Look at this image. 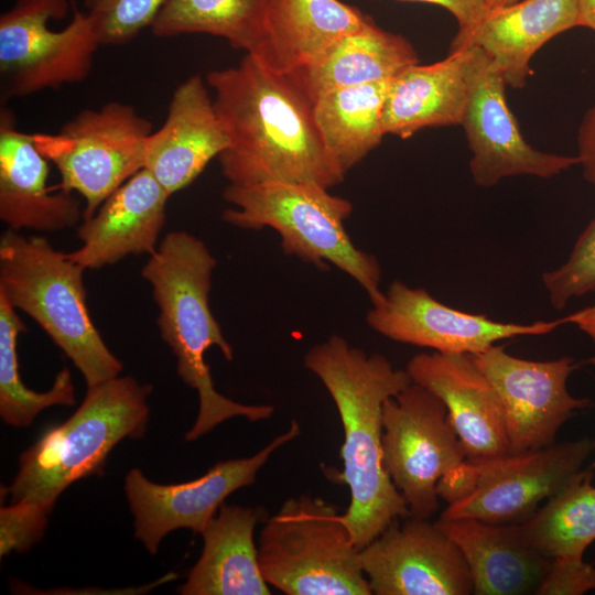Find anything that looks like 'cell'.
Masks as SVG:
<instances>
[{"label": "cell", "instance_id": "1", "mask_svg": "<svg viewBox=\"0 0 595 595\" xmlns=\"http://www.w3.org/2000/svg\"><path fill=\"white\" fill-rule=\"evenodd\" d=\"M230 139L218 156L229 184L312 182L332 188L345 174L328 154L314 101L293 73H279L246 53L238 65L206 75Z\"/></svg>", "mask_w": 595, "mask_h": 595}, {"label": "cell", "instance_id": "2", "mask_svg": "<svg viewBox=\"0 0 595 595\" xmlns=\"http://www.w3.org/2000/svg\"><path fill=\"white\" fill-rule=\"evenodd\" d=\"M304 366L324 385L339 413L343 472L327 476L349 488L342 519L360 550L393 520L409 517L408 506L382 465V404L412 381L380 354L367 355L338 335L315 344Z\"/></svg>", "mask_w": 595, "mask_h": 595}, {"label": "cell", "instance_id": "3", "mask_svg": "<svg viewBox=\"0 0 595 595\" xmlns=\"http://www.w3.org/2000/svg\"><path fill=\"white\" fill-rule=\"evenodd\" d=\"M216 263L203 240L186 231H171L141 269L160 310L161 337L176 357L177 374L198 394V413L186 441H195L235 416L257 422L274 412L270 404L232 401L214 387L205 353L216 346L227 360L234 357L209 306Z\"/></svg>", "mask_w": 595, "mask_h": 595}, {"label": "cell", "instance_id": "4", "mask_svg": "<svg viewBox=\"0 0 595 595\" xmlns=\"http://www.w3.org/2000/svg\"><path fill=\"white\" fill-rule=\"evenodd\" d=\"M150 393L151 386L128 376L88 387L74 414L21 454L8 488L11 502L37 504L51 511L71 484L101 475L108 454L120 441L144 434Z\"/></svg>", "mask_w": 595, "mask_h": 595}, {"label": "cell", "instance_id": "5", "mask_svg": "<svg viewBox=\"0 0 595 595\" xmlns=\"http://www.w3.org/2000/svg\"><path fill=\"white\" fill-rule=\"evenodd\" d=\"M84 271L43 237H25L12 229L1 236L0 293L43 328L88 388L118 377L122 364L90 318Z\"/></svg>", "mask_w": 595, "mask_h": 595}, {"label": "cell", "instance_id": "6", "mask_svg": "<svg viewBox=\"0 0 595 595\" xmlns=\"http://www.w3.org/2000/svg\"><path fill=\"white\" fill-rule=\"evenodd\" d=\"M224 199L232 205L221 218L244 229L272 228L289 256L321 270L335 266L353 278L372 305L382 302L381 268L377 258L358 247L345 230L353 204L312 182L228 184Z\"/></svg>", "mask_w": 595, "mask_h": 595}, {"label": "cell", "instance_id": "7", "mask_svg": "<svg viewBox=\"0 0 595 595\" xmlns=\"http://www.w3.org/2000/svg\"><path fill=\"white\" fill-rule=\"evenodd\" d=\"M359 551L336 506L306 494L267 518L258 541L264 580L286 595L372 594Z\"/></svg>", "mask_w": 595, "mask_h": 595}, {"label": "cell", "instance_id": "8", "mask_svg": "<svg viewBox=\"0 0 595 595\" xmlns=\"http://www.w3.org/2000/svg\"><path fill=\"white\" fill-rule=\"evenodd\" d=\"M151 122L130 105L109 101L83 109L60 132L33 133L41 153L61 174L58 188L86 202L84 219L144 166Z\"/></svg>", "mask_w": 595, "mask_h": 595}, {"label": "cell", "instance_id": "9", "mask_svg": "<svg viewBox=\"0 0 595 595\" xmlns=\"http://www.w3.org/2000/svg\"><path fill=\"white\" fill-rule=\"evenodd\" d=\"M68 0H15L0 18L1 100L83 82L101 44L86 12H76L62 30Z\"/></svg>", "mask_w": 595, "mask_h": 595}, {"label": "cell", "instance_id": "10", "mask_svg": "<svg viewBox=\"0 0 595 595\" xmlns=\"http://www.w3.org/2000/svg\"><path fill=\"white\" fill-rule=\"evenodd\" d=\"M382 465L409 516L430 519L439 509L436 485L468 458L445 404L411 382L382 404Z\"/></svg>", "mask_w": 595, "mask_h": 595}, {"label": "cell", "instance_id": "11", "mask_svg": "<svg viewBox=\"0 0 595 595\" xmlns=\"http://www.w3.org/2000/svg\"><path fill=\"white\" fill-rule=\"evenodd\" d=\"M595 451L587 436L520 452L472 459L478 470L474 490L447 505L440 518H474L519 524L563 489Z\"/></svg>", "mask_w": 595, "mask_h": 595}, {"label": "cell", "instance_id": "12", "mask_svg": "<svg viewBox=\"0 0 595 595\" xmlns=\"http://www.w3.org/2000/svg\"><path fill=\"white\" fill-rule=\"evenodd\" d=\"M292 420L286 431L249 457L221 461L187 483L162 485L149 480L139 468L126 476L125 490L134 517V537L152 555L162 539L176 529L202 533L234 491L252 485L270 456L299 436Z\"/></svg>", "mask_w": 595, "mask_h": 595}, {"label": "cell", "instance_id": "13", "mask_svg": "<svg viewBox=\"0 0 595 595\" xmlns=\"http://www.w3.org/2000/svg\"><path fill=\"white\" fill-rule=\"evenodd\" d=\"M466 48L468 95L461 126L472 151L474 182L490 187L513 175L550 178L577 165V156L545 153L524 140L507 105L500 72L480 48Z\"/></svg>", "mask_w": 595, "mask_h": 595}, {"label": "cell", "instance_id": "14", "mask_svg": "<svg viewBox=\"0 0 595 595\" xmlns=\"http://www.w3.org/2000/svg\"><path fill=\"white\" fill-rule=\"evenodd\" d=\"M473 358L500 399L510 452L553 444L559 430L592 405L567 390V379L580 365L572 357L530 360L493 345Z\"/></svg>", "mask_w": 595, "mask_h": 595}, {"label": "cell", "instance_id": "15", "mask_svg": "<svg viewBox=\"0 0 595 595\" xmlns=\"http://www.w3.org/2000/svg\"><path fill=\"white\" fill-rule=\"evenodd\" d=\"M366 322L375 332L398 343L441 354L472 356L484 353L497 342L549 334L564 324L562 317L530 324L494 321L485 314L445 305L426 290L411 288L400 280L390 283L382 302L368 311Z\"/></svg>", "mask_w": 595, "mask_h": 595}, {"label": "cell", "instance_id": "16", "mask_svg": "<svg viewBox=\"0 0 595 595\" xmlns=\"http://www.w3.org/2000/svg\"><path fill=\"white\" fill-rule=\"evenodd\" d=\"M376 595H469L474 585L457 545L429 519L393 520L359 551Z\"/></svg>", "mask_w": 595, "mask_h": 595}, {"label": "cell", "instance_id": "17", "mask_svg": "<svg viewBox=\"0 0 595 595\" xmlns=\"http://www.w3.org/2000/svg\"><path fill=\"white\" fill-rule=\"evenodd\" d=\"M405 370L445 404L469 459L510 452L500 399L472 355L420 353Z\"/></svg>", "mask_w": 595, "mask_h": 595}, {"label": "cell", "instance_id": "18", "mask_svg": "<svg viewBox=\"0 0 595 595\" xmlns=\"http://www.w3.org/2000/svg\"><path fill=\"white\" fill-rule=\"evenodd\" d=\"M201 75L173 91L167 116L147 139L144 169L172 195L188 186L230 144Z\"/></svg>", "mask_w": 595, "mask_h": 595}, {"label": "cell", "instance_id": "19", "mask_svg": "<svg viewBox=\"0 0 595 595\" xmlns=\"http://www.w3.org/2000/svg\"><path fill=\"white\" fill-rule=\"evenodd\" d=\"M170 196L141 169L84 219L77 230L82 246L67 256L85 270L113 264L130 255L151 256L158 248Z\"/></svg>", "mask_w": 595, "mask_h": 595}, {"label": "cell", "instance_id": "20", "mask_svg": "<svg viewBox=\"0 0 595 595\" xmlns=\"http://www.w3.org/2000/svg\"><path fill=\"white\" fill-rule=\"evenodd\" d=\"M50 161L37 149L33 133L20 131L14 112L0 110V218L9 229L57 231L80 218L79 202L71 192L47 187Z\"/></svg>", "mask_w": 595, "mask_h": 595}, {"label": "cell", "instance_id": "21", "mask_svg": "<svg viewBox=\"0 0 595 595\" xmlns=\"http://www.w3.org/2000/svg\"><path fill=\"white\" fill-rule=\"evenodd\" d=\"M578 26L576 0H522L493 8L469 32L456 34L450 52L480 48L506 85L521 88L532 56L554 36Z\"/></svg>", "mask_w": 595, "mask_h": 595}, {"label": "cell", "instance_id": "22", "mask_svg": "<svg viewBox=\"0 0 595 595\" xmlns=\"http://www.w3.org/2000/svg\"><path fill=\"white\" fill-rule=\"evenodd\" d=\"M462 552L476 595L536 594L551 559L529 545L519 524H496L474 518L435 521Z\"/></svg>", "mask_w": 595, "mask_h": 595}, {"label": "cell", "instance_id": "23", "mask_svg": "<svg viewBox=\"0 0 595 595\" xmlns=\"http://www.w3.org/2000/svg\"><path fill=\"white\" fill-rule=\"evenodd\" d=\"M370 20L339 0H269L262 36L251 55L275 72L292 73Z\"/></svg>", "mask_w": 595, "mask_h": 595}, {"label": "cell", "instance_id": "24", "mask_svg": "<svg viewBox=\"0 0 595 595\" xmlns=\"http://www.w3.org/2000/svg\"><path fill=\"white\" fill-rule=\"evenodd\" d=\"M266 510L258 507L223 504L218 513L201 533L204 548L182 595H269L255 543L256 526L264 521Z\"/></svg>", "mask_w": 595, "mask_h": 595}, {"label": "cell", "instance_id": "25", "mask_svg": "<svg viewBox=\"0 0 595 595\" xmlns=\"http://www.w3.org/2000/svg\"><path fill=\"white\" fill-rule=\"evenodd\" d=\"M468 48L452 51L436 63L412 64L389 83L382 127L408 139L425 128L461 125L467 95Z\"/></svg>", "mask_w": 595, "mask_h": 595}, {"label": "cell", "instance_id": "26", "mask_svg": "<svg viewBox=\"0 0 595 595\" xmlns=\"http://www.w3.org/2000/svg\"><path fill=\"white\" fill-rule=\"evenodd\" d=\"M416 63L418 54L405 37L371 19L292 73L314 101L333 89L390 80Z\"/></svg>", "mask_w": 595, "mask_h": 595}, {"label": "cell", "instance_id": "27", "mask_svg": "<svg viewBox=\"0 0 595 595\" xmlns=\"http://www.w3.org/2000/svg\"><path fill=\"white\" fill-rule=\"evenodd\" d=\"M390 80L333 89L314 100V117L324 145L344 174L376 149L386 134L382 111Z\"/></svg>", "mask_w": 595, "mask_h": 595}, {"label": "cell", "instance_id": "28", "mask_svg": "<svg viewBox=\"0 0 595 595\" xmlns=\"http://www.w3.org/2000/svg\"><path fill=\"white\" fill-rule=\"evenodd\" d=\"M593 468L582 469L563 489L519 523L524 541L544 556H583L595 541Z\"/></svg>", "mask_w": 595, "mask_h": 595}, {"label": "cell", "instance_id": "29", "mask_svg": "<svg viewBox=\"0 0 595 595\" xmlns=\"http://www.w3.org/2000/svg\"><path fill=\"white\" fill-rule=\"evenodd\" d=\"M269 0H165L151 28L158 37L205 33L253 53L261 40Z\"/></svg>", "mask_w": 595, "mask_h": 595}, {"label": "cell", "instance_id": "30", "mask_svg": "<svg viewBox=\"0 0 595 595\" xmlns=\"http://www.w3.org/2000/svg\"><path fill=\"white\" fill-rule=\"evenodd\" d=\"M26 327L15 309L0 293V415L13 426H28L45 408L71 407L75 403V388L71 372L63 368L48 391L29 389L21 379L18 365V336Z\"/></svg>", "mask_w": 595, "mask_h": 595}, {"label": "cell", "instance_id": "31", "mask_svg": "<svg viewBox=\"0 0 595 595\" xmlns=\"http://www.w3.org/2000/svg\"><path fill=\"white\" fill-rule=\"evenodd\" d=\"M541 280L558 311L572 299L595 292V216L578 236L567 260L543 272Z\"/></svg>", "mask_w": 595, "mask_h": 595}, {"label": "cell", "instance_id": "32", "mask_svg": "<svg viewBox=\"0 0 595 595\" xmlns=\"http://www.w3.org/2000/svg\"><path fill=\"white\" fill-rule=\"evenodd\" d=\"M165 0H85L101 44H125L151 26Z\"/></svg>", "mask_w": 595, "mask_h": 595}, {"label": "cell", "instance_id": "33", "mask_svg": "<svg viewBox=\"0 0 595 595\" xmlns=\"http://www.w3.org/2000/svg\"><path fill=\"white\" fill-rule=\"evenodd\" d=\"M50 510L37 504L17 502L1 508V555L23 552L39 541Z\"/></svg>", "mask_w": 595, "mask_h": 595}, {"label": "cell", "instance_id": "34", "mask_svg": "<svg viewBox=\"0 0 595 595\" xmlns=\"http://www.w3.org/2000/svg\"><path fill=\"white\" fill-rule=\"evenodd\" d=\"M595 591V566L583 556L558 558L541 582L537 595H583Z\"/></svg>", "mask_w": 595, "mask_h": 595}, {"label": "cell", "instance_id": "35", "mask_svg": "<svg viewBox=\"0 0 595 595\" xmlns=\"http://www.w3.org/2000/svg\"><path fill=\"white\" fill-rule=\"evenodd\" d=\"M477 476L475 463L469 458L465 459L439 480L436 485L439 498L445 500L447 505L464 499L474 490Z\"/></svg>", "mask_w": 595, "mask_h": 595}, {"label": "cell", "instance_id": "36", "mask_svg": "<svg viewBox=\"0 0 595 595\" xmlns=\"http://www.w3.org/2000/svg\"><path fill=\"white\" fill-rule=\"evenodd\" d=\"M423 2L440 6L446 9L458 23L456 34L462 35L469 32L490 10L487 0H400Z\"/></svg>", "mask_w": 595, "mask_h": 595}, {"label": "cell", "instance_id": "37", "mask_svg": "<svg viewBox=\"0 0 595 595\" xmlns=\"http://www.w3.org/2000/svg\"><path fill=\"white\" fill-rule=\"evenodd\" d=\"M580 165L583 169L584 178L595 186V105L585 113L578 129Z\"/></svg>", "mask_w": 595, "mask_h": 595}, {"label": "cell", "instance_id": "38", "mask_svg": "<svg viewBox=\"0 0 595 595\" xmlns=\"http://www.w3.org/2000/svg\"><path fill=\"white\" fill-rule=\"evenodd\" d=\"M564 324H573L584 332L595 344V304L562 317ZM582 364L595 367V355Z\"/></svg>", "mask_w": 595, "mask_h": 595}, {"label": "cell", "instance_id": "39", "mask_svg": "<svg viewBox=\"0 0 595 595\" xmlns=\"http://www.w3.org/2000/svg\"><path fill=\"white\" fill-rule=\"evenodd\" d=\"M578 26L595 31V0H576Z\"/></svg>", "mask_w": 595, "mask_h": 595}, {"label": "cell", "instance_id": "40", "mask_svg": "<svg viewBox=\"0 0 595 595\" xmlns=\"http://www.w3.org/2000/svg\"><path fill=\"white\" fill-rule=\"evenodd\" d=\"M490 9L512 4L519 0H487Z\"/></svg>", "mask_w": 595, "mask_h": 595}, {"label": "cell", "instance_id": "41", "mask_svg": "<svg viewBox=\"0 0 595 595\" xmlns=\"http://www.w3.org/2000/svg\"><path fill=\"white\" fill-rule=\"evenodd\" d=\"M589 467L595 469V459H594V462L592 463V465Z\"/></svg>", "mask_w": 595, "mask_h": 595}]
</instances>
